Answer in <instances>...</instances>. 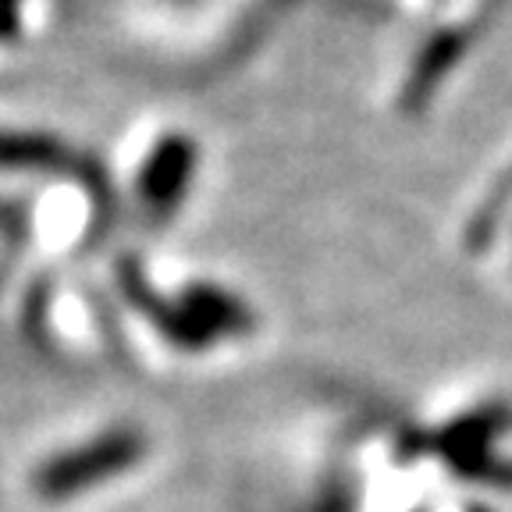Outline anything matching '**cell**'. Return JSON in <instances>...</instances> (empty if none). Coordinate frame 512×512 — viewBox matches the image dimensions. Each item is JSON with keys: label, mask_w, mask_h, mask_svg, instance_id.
I'll return each mask as SVG.
<instances>
[{"label": "cell", "mask_w": 512, "mask_h": 512, "mask_svg": "<svg viewBox=\"0 0 512 512\" xmlns=\"http://www.w3.org/2000/svg\"><path fill=\"white\" fill-rule=\"evenodd\" d=\"M136 456H139V438H132V434H111V438H100L96 445L61 459V463L47 466L40 477V488L47 495H72V491L86 488V484L107 477V473L125 470L128 463H136Z\"/></svg>", "instance_id": "cell-1"}, {"label": "cell", "mask_w": 512, "mask_h": 512, "mask_svg": "<svg viewBox=\"0 0 512 512\" xmlns=\"http://www.w3.org/2000/svg\"><path fill=\"white\" fill-rule=\"evenodd\" d=\"M192 160H196V153H192L189 139H164V146L153 153L143 171L146 203H153V207H160V210L175 207L182 189L189 185Z\"/></svg>", "instance_id": "cell-2"}, {"label": "cell", "mask_w": 512, "mask_h": 512, "mask_svg": "<svg viewBox=\"0 0 512 512\" xmlns=\"http://www.w3.org/2000/svg\"><path fill=\"white\" fill-rule=\"evenodd\" d=\"M456 54H459V40H456V36H441V40L434 43V47L424 54V61H420V68H416V75H413V89H431V82L438 79L441 72H445L448 64L456 61Z\"/></svg>", "instance_id": "cell-3"}]
</instances>
